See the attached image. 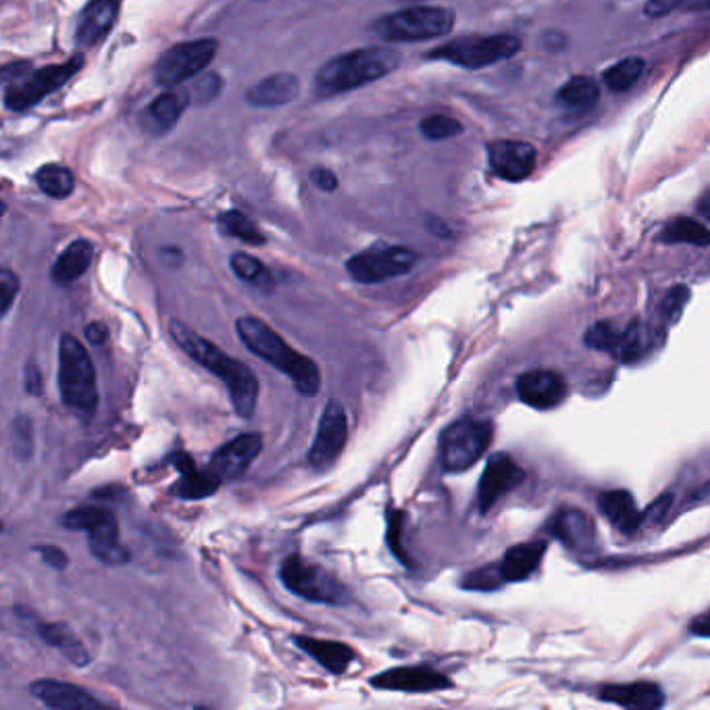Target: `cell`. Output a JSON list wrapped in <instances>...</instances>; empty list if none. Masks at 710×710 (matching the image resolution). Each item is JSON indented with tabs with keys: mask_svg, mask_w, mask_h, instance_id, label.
<instances>
[{
	"mask_svg": "<svg viewBox=\"0 0 710 710\" xmlns=\"http://www.w3.org/2000/svg\"><path fill=\"white\" fill-rule=\"evenodd\" d=\"M171 336L186 355L226 384L236 415L250 420L258 403V379L255 372L244 365L243 361L226 355L209 339L198 336L184 323L171 322Z\"/></svg>",
	"mask_w": 710,
	"mask_h": 710,
	"instance_id": "6da1fadb",
	"label": "cell"
},
{
	"mask_svg": "<svg viewBox=\"0 0 710 710\" xmlns=\"http://www.w3.org/2000/svg\"><path fill=\"white\" fill-rule=\"evenodd\" d=\"M236 332L253 355L274 365L277 372L288 375L298 394L310 398L322 389V372L317 363L292 348L272 325L253 315H244L236 322Z\"/></svg>",
	"mask_w": 710,
	"mask_h": 710,
	"instance_id": "7a4b0ae2",
	"label": "cell"
},
{
	"mask_svg": "<svg viewBox=\"0 0 710 710\" xmlns=\"http://www.w3.org/2000/svg\"><path fill=\"white\" fill-rule=\"evenodd\" d=\"M401 63L398 52L392 49H358L334 57L315 76V92L319 97H336L356 90L365 83L382 80Z\"/></svg>",
	"mask_w": 710,
	"mask_h": 710,
	"instance_id": "3957f363",
	"label": "cell"
},
{
	"mask_svg": "<svg viewBox=\"0 0 710 710\" xmlns=\"http://www.w3.org/2000/svg\"><path fill=\"white\" fill-rule=\"evenodd\" d=\"M59 389L63 403L81 420L97 413V369L86 346L71 334H63L59 342Z\"/></svg>",
	"mask_w": 710,
	"mask_h": 710,
	"instance_id": "277c9868",
	"label": "cell"
},
{
	"mask_svg": "<svg viewBox=\"0 0 710 710\" xmlns=\"http://www.w3.org/2000/svg\"><path fill=\"white\" fill-rule=\"evenodd\" d=\"M452 28L454 13L442 7H408L373 23V32L386 42H423L446 36Z\"/></svg>",
	"mask_w": 710,
	"mask_h": 710,
	"instance_id": "5b68a950",
	"label": "cell"
},
{
	"mask_svg": "<svg viewBox=\"0 0 710 710\" xmlns=\"http://www.w3.org/2000/svg\"><path fill=\"white\" fill-rule=\"evenodd\" d=\"M67 530L88 533L90 550L105 565H126L129 552L119 542V525L114 513L105 506H78L63 516Z\"/></svg>",
	"mask_w": 710,
	"mask_h": 710,
	"instance_id": "8992f818",
	"label": "cell"
},
{
	"mask_svg": "<svg viewBox=\"0 0 710 710\" xmlns=\"http://www.w3.org/2000/svg\"><path fill=\"white\" fill-rule=\"evenodd\" d=\"M494 436L490 421L461 420L448 425L440 437L442 467L448 473H461L473 467L484 456Z\"/></svg>",
	"mask_w": 710,
	"mask_h": 710,
	"instance_id": "52a82bcc",
	"label": "cell"
},
{
	"mask_svg": "<svg viewBox=\"0 0 710 710\" xmlns=\"http://www.w3.org/2000/svg\"><path fill=\"white\" fill-rule=\"evenodd\" d=\"M519 49H521V40L516 36L499 33V36H485V38L452 40L448 45L432 50L430 59L448 61L465 69H482L487 65L515 57Z\"/></svg>",
	"mask_w": 710,
	"mask_h": 710,
	"instance_id": "ba28073f",
	"label": "cell"
},
{
	"mask_svg": "<svg viewBox=\"0 0 710 710\" xmlns=\"http://www.w3.org/2000/svg\"><path fill=\"white\" fill-rule=\"evenodd\" d=\"M282 583L292 594L319 604H339L348 598L344 583L322 565H315L300 554H292L282 565Z\"/></svg>",
	"mask_w": 710,
	"mask_h": 710,
	"instance_id": "9c48e42d",
	"label": "cell"
},
{
	"mask_svg": "<svg viewBox=\"0 0 710 710\" xmlns=\"http://www.w3.org/2000/svg\"><path fill=\"white\" fill-rule=\"evenodd\" d=\"M83 65L81 57H73L61 65H49L33 73H21L19 80L7 81L4 107L11 111H26L38 105L50 92L59 90L65 81L71 80Z\"/></svg>",
	"mask_w": 710,
	"mask_h": 710,
	"instance_id": "30bf717a",
	"label": "cell"
},
{
	"mask_svg": "<svg viewBox=\"0 0 710 710\" xmlns=\"http://www.w3.org/2000/svg\"><path fill=\"white\" fill-rule=\"evenodd\" d=\"M417 265V255L404 246H373L346 260V272L358 284H382L408 274Z\"/></svg>",
	"mask_w": 710,
	"mask_h": 710,
	"instance_id": "8fae6325",
	"label": "cell"
},
{
	"mask_svg": "<svg viewBox=\"0 0 710 710\" xmlns=\"http://www.w3.org/2000/svg\"><path fill=\"white\" fill-rule=\"evenodd\" d=\"M217 49L219 45L213 38L181 42L178 47L167 50L159 59L155 69V80L165 88H174L181 81L193 80L209 67Z\"/></svg>",
	"mask_w": 710,
	"mask_h": 710,
	"instance_id": "7c38bea8",
	"label": "cell"
},
{
	"mask_svg": "<svg viewBox=\"0 0 710 710\" xmlns=\"http://www.w3.org/2000/svg\"><path fill=\"white\" fill-rule=\"evenodd\" d=\"M348 440V415L339 401H329L323 408L322 421L313 446L308 451V465L317 471L334 467Z\"/></svg>",
	"mask_w": 710,
	"mask_h": 710,
	"instance_id": "4fadbf2b",
	"label": "cell"
},
{
	"mask_svg": "<svg viewBox=\"0 0 710 710\" xmlns=\"http://www.w3.org/2000/svg\"><path fill=\"white\" fill-rule=\"evenodd\" d=\"M525 480V471L516 465L509 454H494L487 461L484 475L477 487V506L482 513H487L504 494L515 490Z\"/></svg>",
	"mask_w": 710,
	"mask_h": 710,
	"instance_id": "5bb4252c",
	"label": "cell"
},
{
	"mask_svg": "<svg viewBox=\"0 0 710 710\" xmlns=\"http://www.w3.org/2000/svg\"><path fill=\"white\" fill-rule=\"evenodd\" d=\"M373 688L406 694H425L451 688V679L430 667H396L372 678Z\"/></svg>",
	"mask_w": 710,
	"mask_h": 710,
	"instance_id": "9a60e30c",
	"label": "cell"
},
{
	"mask_svg": "<svg viewBox=\"0 0 710 710\" xmlns=\"http://www.w3.org/2000/svg\"><path fill=\"white\" fill-rule=\"evenodd\" d=\"M516 392H519V398L530 404L532 408L549 411L565 401L566 384L561 373L532 369L519 375Z\"/></svg>",
	"mask_w": 710,
	"mask_h": 710,
	"instance_id": "2e32d148",
	"label": "cell"
},
{
	"mask_svg": "<svg viewBox=\"0 0 710 710\" xmlns=\"http://www.w3.org/2000/svg\"><path fill=\"white\" fill-rule=\"evenodd\" d=\"M263 451L260 434H243L213 454L209 469L221 482H234L243 475Z\"/></svg>",
	"mask_w": 710,
	"mask_h": 710,
	"instance_id": "e0dca14e",
	"label": "cell"
},
{
	"mask_svg": "<svg viewBox=\"0 0 710 710\" xmlns=\"http://www.w3.org/2000/svg\"><path fill=\"white\" fill-rule=\"evenodd\" d=\"M490 167L502 179L521 181L527 178L535 167V148L527 142L499 140L490 145Z\"/></svg>",
	"mask_w": 710,
	"mask_h": 710,
	"instance_id": "ac0fdd59",
	"label": "cell"
},
{
	"mask_svg": "<svg viewBox=\"0 0 710 710\" xmlns=\"http://www.w3.org/2000/svg\"><path fill=\"white\" fill-rule=\"evenodd\" d=\"M30 692L36 700H40L49 709L88 710L102 707V702H98L97 698H92L86 690H81L73 683L55 681V679L33 681Z\"/></svg>",
	"mask_w": 710,
	"mask_h": 710,
	"instance_id": "d6986e66",
	"label": "cell"
},
{
	"mask_svg": "<svg viewBox=\"0 0 710 710\" xmlns=\"http://www.w3.org/2000/svg\"><path fill=\"white\" fill-rule=\"evenodd\" d=\"M169 461L174 463V467L178 469L179 473L178 484L174 487V492L186 501L207 499L219 490V485L224 484L210 469L203 471V469L196 467L193 458L184 452L171 454Z\"/></svg>",
	"mask_w": 710,
	"mask_h": 710,
	"instance_id": "ffe728a7",
	"label": "cell"
},
{
	"mask_svg": "<svg viewBox=\"0 0 710 710\" xmlns=\"http://www.w3.org/2000/svg\"><path fill=\"white\" fill-rule=\"evenodd\" d=\"M117 11H119L117 0L88 2V7L81 11L78 30H76L81 47H95L98 42H102L105 36L114 28Z\"/></svg>",
	"mask_w": 710,
	"mask_h": 710,
	"instance_id": "44dd1931",
	"label": "cell"
},
{
	"mask_svg": "<svg viewBox=\"0 0 710 710\" xmlns=\"http://www.w3.org/2000/svg\"><path fill=\"white\" fill-rule=\"evenodd\" d=\"M186 107H188V92L167 90L146 107L142 114V128L152 136H161L178 124L179 115L184 114Z\"/></svg>",
	"mask_w": 710,
	"mask_h": 710,
	"instance_id": "7402d4cb",
	"label": "cell"
},
{
	"mask_svg": "<svg viewBox=\"0 0 710 710\" xmlns=\"http://www.w3.org/2000/svg\"><path fill=\"white\" fill-rule=\"evenodd\" d=\"M600 698L633 710H657L664 704V694H662L661 688L657 683H648V681L607 686L600 692Z\"/></svg>",
	"mask_w": 710,
	"mask_h": 710,
	"instance_id": "603a6c76",
	"label": "cell"
},
{
	"mask_svg": "<svg viewBox=\"0 0 710 710\" xmlns=\"http://www.w3.org/2000/svg\"><path fill=\"white\" fill-rule=\"evenodd\" d=\"M552 532L569 549L590 550L596 540L592 519L578 509L559 511L552 521Z\"/></svg>",
	"mask_w": 710,
	"mask_h": 710,
	"instance_id": "cb8c5ba5",
	"label": "cell"
},
{
	"mask_svg": "<svg viewBox=\"0 0 710 710\" xmlns=\"http://www.w3.org/2000/svg\"><path fill=\"white\" fill-rule=\"evenodd\" d=\"M294 642L300 650H305L308 657H313L315 661L319 662L323 669H327L334 676L346 673L351 662L355 661V650L351 645L342 644V642L319 640V638H308V635H296Z\"/></svg>",
	"mask_w": 710,
	"mask_h": 710,
	"instance_id": "d4e9b609",
	"label": "cell"
},
{
	"mask_svg": "<svg viewBox=\"0 0 710 710\" xmlns=\"http://www.w3.org/2000/svg\"><path fill=\"white\" fill-rule=\"evenodd\" d=\"M298 88H300V83H298L296 76H292V73H274V76L255 83L246 92V100L253 107H260V109L282 107V105H288L296 98Z\"/></svg>",
	"mask_w": 710,
	"mask_h": 710,
	"instance_id": "484cf974",
	"label": "cell"
},
{
	"mask_svg": "<svg viewBox=\"0 0 710 710\" xmlns=\"http://www.w3.org/2000/svg\"><path fill=\"white\" fill-rule=\"evenodd\" d=\"M92 257H95L92 243L76 240V243L69 244L63 253L59 255V258L55 260L52 269H50L52 282L59 284V286H67V284L78 282L81 275L88 272Z\"/></svg>",
	"mask_w": 710,
	"mask_h": 710,
	"instance_id": "4316f807",
	"label": "cell"
},
{
	"mask_svg": "<svg viewBox=\"0 0 710 710\" xmlns=\"http://www.w3.org/2000/svg\"><path fill=\"white\" fill-rule=\"evenodd\" d=\"M598 506L619 532H635L642 525V513L628 490L604 492L598 499Z\"/></svg>",
	"mask_w": 710,
	"mask_h": 710,
	"instance_id": "83f0119b",
	"label": "cell"
},
{
	"mask_svg": "<svg viewBox=\"0 0 710 710\" xmlns=\"http://www.w3.org/2000/svg\"><path fill=\"white\" fill-rule=\"evenodd\" d=\"M546 552L544 542H530V544H516L506 550L502 559L501 573L504 581H523L532 575L540 566V561Z\"/></svg>",
	"mask_w": 710,
	"mask_h": 710,
	"instance_id": "f1b7e54d",
	"label": "cell"
},
{
	"mask_svg": "<svg viewBox=\"0 0 710 710\" xmlns=\"http://www.w3.org/2000/svg\"><path fill=\"white\" fill-rule=\"evenodd\" d=\"M659 346V332L645 323L633 322L621 329V339L614 355L625 363L638 361Z\"/></svg>",
	"mask_w": 710,
	"mask_h": 710,
	"instance_id": "f546056e",
	"label": "cell"
},
{
	"mask_svg": "<svg viewBox=\"0 0 710 710\" xmlns=\"http://www.w3.org/2000/svg\"><path fill=\"white\" fill-rule=\"evenodd\" d=\"M40 635L47 644L57 648L63 657H67V661L76 667H86L90 664V654L86 650V645L81 644L80 640L76 638V633L69 630L67 625L61 623H50V625H42L40 628Z\"/></svg>",
	"mask_w": 710,
	"mask_h": 710,
	"instance_id": "4dcf8cb0",
	"label": "cell"
},
{
	"mask_svg": "<svg viewBox=\"0 0 710 710\" xmlns=\"http://www.w3.org/2000/svg\"><path fill=\"white\" fill-rule=\"evenodd\" d=\"M36 184L42 193L50 196V198H57V200H63L67 196H71L73 188H76V178L71 174V169H67L63 165H45L38 169L36 174Z\"/></svg>",
	"mask_w": 710,
	"mask_h": 710,
	"instance_id": "1f68e13d",
	"label": "cell"
},
{
	"mask_svg": "<svg viewBox=\"0 0 710 710\" xmlns=\"http://www.w3.org/2000/svg\"><path fill=\"white\" fill-rule=\"evenodd\" d=\"M598 98H600V86H598L596 80H592L588 76L571 78L559 92V100L573 109L592 107Z\"/></svg>",
	"mask_w": 710,
	"mask_h": 710,
	"instance_id": "d6a6232c",
	"label": "cell"
},
{
	"mask_svg": "<svg viewBox=\"0 0 710 710\" xmlns=\"http://www.w3.org/2000/svg\"><path fill=\"white\" fill-rule=\"evenodd\" d=\"M662 240L671 244H694V246H709L710 231L696 219L679 217L671 221L662 231Z\"/></svg>",
	"mask_w": 710,
	"mask_h": 710,
	"instance_id": "836d02e7",
	"label": "cell"
},
{
	"mask_svg": "<svg viewBox=\"0 0 710 710\" xmlns=\"http://www.w3.org/2000/svg\"><path fill=\"white\" fill-rule=\"evenodd\" d=\"M234 274L238 275L246 284H253L260 290H267L274 286V277L269 274V269L258 260L257 257H250L246 253H236L229 260Z\"/></svg>",
	"mask_w": 710,
	"mask_h": 710,
	"instance_id": "e575fe53",
	"label": "cell"
},
{
	"mask_svg": "<svg viewBox=\"0 0 710 710\" xmlns=\"http://www.w3.org/2000/svg\"><path fill=\"white\" fill-rule=\"evenodd\" d=\"M219 227L221 231L227 236H234L238 240H243L246 244H253V246H260L265 244V236L260 234L258 229L246 215L238 213V210H227L221 217H219Z\"/></svg>",
	"mask_w": 710,
	"mask_h": 710,
	"instance_id": "d590c367",
	"label": "cell"
},
{
	"mask_svg": "<svg viewBox=\"0 0 710 710\" xmlns=\"http://www.w3.org/2000/svg\"><path fill=\"white\" fill-rule=\"evenodd\" d=\"M642 73H644V61L642 59H623V61L614 63L604 73V83L613 92H623V90H628L635 81L640 80Z\"/></svg>",
	"mask_w": 710,
	"mask_h": 710,
	"instance_id": "8d00e7d4",
	"label": "cell"
},
{
	"mask_svg": "<svg viewBox=\"0 0 710 710\" xmlns=\"http://www.w3.org/2000/svg\"><path fill=\"white\" fill-rule=\"evenodd\" d=\"M13 454L21 463H28L33 454V425L28 415H17L11 423Z\"/></svg>",
	"mask_w": 710,
	"mask_h": 710,
	"instance_id": "74e56055",
	"label": "cell"
},
{
	"mask_svg": "<svg viewBox=\"0 0 710 710\" xmlns=\"http://www.w3.org/2000/svg\"><path fill=\"white\" fill-rule=\"evenodd\" d=\"M463 131V126L448 115H430L421 121V134L427 140H448Z\"/></svg>",
	"mask_w": 710,
	"mask_h": 710,
	"instance_id": "f35d334b",
	"label": "cell"
},
{
	"mask_svg": "<svg viewBox=\"0 0 710 710\" xmlns=\"http://www.w3.org/2000/svg\"><path fill=\"white\" fill-rule=\"evenodd\" d=\"M619 339H621V329L614 327L613 323L602 322L596 323L594 327L588 329L585 334V344L590 348H596V351H604V353H617V346H619Z\"/></svg>",
	"mask_w": 710,
	"mask_h": 710,
	"instance_id": "ab89813d",
	"label": "cell"
},
{
	"mask_svg": "<svg viewBox=\"0 0 710 710\" xmlns=\"http://www.w3.org/2000/svg\"><path fill=\"white\" fill-rule=\"evenodd\" d=\"M502 581H504V578H502L501 566H485V569H480V571L467 575L465 588H471V590H496Z\"/></svg>",
	"mask_w": 710,
	"mask_h": 710,
	"instance_id": "60d3db41",
	"label": "cell"
},
{
	"mask_svg": "<svg viewBox=\"0 0 710 710\" xmlns=\"http://www.w3.org/2000/svg\"><path fill=\"white\" fill-rule=\"evenodd\" d=\"M688 298H690V292H688L686 286L673 288V290L664 296V300H662V317H664L667 322H678L681 310H683L686 303H688Z\"/></svg>",
	"mask_w": 710,
	"mask_h": 710,
	"instance_id": "b9f144b4",
	"label": "cell"
},
{
	"mask_svg": "<svg viewBox=\"0 0 710 710\" xmlns=\"http://www.w3.org/2000/svg\"><path fill=\"white\" fill-rule=\"evenodd\" d=\"M403 519L404 515L401 511H392L389 515H387V542H389V549L394 550V554L403 561V563H408L406 561V554H404L403 544H401V535H403Z\"/></svg>",
	"mask_w": 710,
	"mask_h": 710,
	"instance_id": "7bdbcfd3",
	"label": "cell"
},
{
	"mask_svg": "<svg viewBox=\"0 0 710 710\" xmlns=\"http://www.w3.org/2000/svg\"><path fill=\"white\" fill-rule=\"evenodd\" d=\"M0 292H2V305H0V313L2 317L11 310V305L16 300L17 292H19V277H17L11 269H2L0 272Z\"/></svg>",
	"mask_w": 710,
	"mask_h": 710,
	"instance_id": "ee69618b",
	"label": "cell"
},
{
	"mask_svg": "<svg viewBox=\"0 0 710 710\" xmlns=\"http://www.w3.org/2000/svg\"><path fill=\"white\" fill-rule=\"evenodd\" d=\"M36 552L42 556V561H45L47 565L52 566V569H57V571H63L65 566L69 565V556H67V552H65L63 549H59V546H55V544L38 546Z\"/></svg>",
	"mask_w": 710,
	"mask_h": 710,
	"instance_id": "f6af8a7d",
	"label": "cell"
},
{
	"mask_svg": "<svg viewBox=\"0 0 710 710\" xmlns=\"http://www.w3.org/2000/svg\"><path fill=\"white\" fill-rule=\"evenodd\" d=\"M23 384H26V389H28V394H30V396H42V392H45L42 373H40V367H38L33 361H30V363L26 365Z\"/></svg>",
	"mask_w": 710,
	"mask_h": 710,
	"instance_id": "bcb514c9",
	"label": "cell"
},
{
	"mask_svg": "<svg viewBox=\"0 0 710 710\" xmlns=\"http://www.w3.org/2000/svg\"><path fill=\"white\" fill-rule=\"evenodd\" d=\"M310 181H313L319 190H323V193H334V190H338V178H336V174L329 171V169H325V167L313 169V171H310Z\"/></svg>",
	"mask_w": 710,
	"mask_h": 710,
	"instance_id": "7dc6e473",
	"label": "cell"
},
{
	"mask_svg": "<svg viewBox=\"0 0 710 710\" xmlns=\"http://www.w3.org/2000/svg\"><path fill=\"white\" fill-rule=\"evenodd\" d=\"M679 4H681V0H648V2H645L644 13L648 17L659 19V17L673 13L676 9H679Z\"/></svg>",
	"mask_w": 710,
	"mask_h": 710,
	"instance_id": "c3c4849f",
	"label": "cell"
},
{
	"mask_svg": "<svg viewBox=\"0 0 710 710\" xmlns=\"http://www.w3.org/2000/svg\"><path fill=\"white\" fill-rule=\"evenodd\" d=\"M109 338V329H107V325L105 323H90L88 327H86V339L90 342V344H105Z\"/></svg>",
	"mask_w": 710,
	"mask_h": 710,
	"instance_id": "681fc988",
	"label": "cell"
},
{
	"mask_svg": "<svg viewBox=\"0 0 710 710\" xmlns=\"http://www.w3.org/2000/svg\"><path fill=\"white\" fill-rule=\"evenodd\" d=\"M690 631L700 638H710V609L702 614H698L690 623Z\"/></svg>",
	"mask_w": 710,
	"mask_h": 710,
	"instance_id": "f907efd6",
	"label": "cell"
},
{
	"mask_svg": "<svg viewBox=\"0 0 710 710\" xmlns=\"http://www.w3.org/2000/svg\"><path fill=\"white\" fill-rule=\"evenodd\" d=\"M679 9L688 13H702V11H710V0H681Z\"/></svg>",
	"mask_w": 710,
	"mask_h": 710,
	"instance_id": "816d5d0a",
	"label": "cell"
},
{
	"mask_svg": "<svg viewBox=\"0 0 710 710\" xmlns=\"http://www.w3.org/2000/svg\"><path fill=\"white\" fill-rule=\"evenodd\" d=\"M698 209L702 213V217H707L710 221V193L702 196V200H700V207H698Z\"/></svg>",
	"mask_w": 710,
	"mask_h": 710,
	"instance_id": "f5cc1de1",
	"label": "cell"
},
{
	"mask_svg": "<svg viewBox=\"0 0 710 710\" xmlns=\"http://www.w3.org/2000/svg\"><path fill=\"white\" fill-rule=\"evenodd\" d=\"M401 2H421V0H401Z\"/></svg>",
	"mask_w": 710,
	"mask_h": 710,
	"instance_id": "db71d44e",
	"label": "cell"
}]
</instances>
